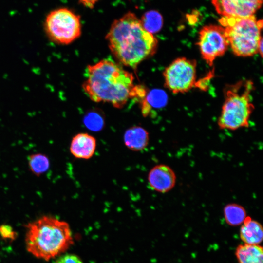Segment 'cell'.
Listing matches in <instances>:
<instances>
[{"instance_id": "cell-20", "label": "cell", "mask_w": 263, "mask_h": 263, "mask_svg": "<svg viewBox=\"0 0 263 263\" xmlns=\"http://www.w3.org/2000/svg\"><path fill=\"white\" fill-rule=\"evenodd\" d=\"M0 235L5 239L13 240L17 237V234L13 228L8 225L0 226Z\"/></svg>"}, {"instance_id": "cell-4", "label": "cell", "mask_w": 263, "mask_h": 263, "mask_svg": "<svg viewBox=\"0 0 263 263\" xmlns=\"http://www.w3.org/2000/svg\"><path fill=\"white\" fill-rule=\"evenodd\" d=\"M254 89L249 80H241L225 88V101L217 121L220 129L234 131L248 127L254 109L251 95Z\"/></svg>"}, {"instance_id": "cell-6", "label": "cell", "mask_w": 263, "mask_h": 263, "mask_svg": "<svg viewBox=\"0 0 263 263\" xmlns=\"http://www.w3.org/2000/svg\"><path fill=\"white\" fill-rule=\"evenodd\" d=\"M44 29L52 42L57 45H68L81 35L80 17L66 8L55 10L46 17Z\"/></svg>"}, {"instance_id": "cell-5", "label": "cell", "mask_w": 263, "mask_h": 263, "mask_svg": "<svg viewBox=\"0 0 263 263\" xmlns=\"http://www.w3.org/2000/svg\"><path fill=\"white\" fill-rule=\"evenodd\" d=\"M233 53L241 57L251 56L258 53L263 27L262 20L254 15L244 18L222 17L219 20Z\"/></svg>"}, {"instance_id": "cell-15", "label": "cell", "mask_w": 263, "mask_h": 263, "mask_svg": "<svg viewBox=\"0 0 263 263\" xmlns=\"http://www.w3.org/2000/svg\"><path fill=\"white\" fill-rule=\"evenodd\" d=\"M223 212L225 221L231 226L242 225L247 216L244 207L235 203L226 205L224 207Z\"/></svg>"}, {"instance_id": "cell-17", "label": "cell", "mask_w": 263, "mask_h": 263, "mask_svg": "<svg viewBox=\"0 0 263 263\" xmlns=\"http://www.w3.org/2000/svg\"><path fill=\"white\" fill-rule=\"evenodd\" d=\"M140 20L144 28L152 34L159 31L163 25L162 16L156 10L146 12Z\"/></svg>"}, {"instance_id": "cell-9", "label": "cell", "mask_w": 263, "mask_h": 263, "mask_svg": "<svg viewBox=\"0 0 263 263\" xmlns=\"http://www.w3.org/2000/svg\"><path fill=\"white\" fill-rule=\"evenodd\" d=\"M263 0H212L218 14L223 17L244 18L253 16Z\"/></svg>"}, {"instance_id": "cell-10", "label": "cell", "mask_w": 263, "mask_h": 263, "mask_svg": "<svg viewBox=\"0 0 263 263\" xmlns=\"http://www.w3.org/2000/svg\"><path fill=\"white\" fill-rule=\"evenodd\" d=\"M149 186L153 190L165 193L172 190L176 183V175L173 169L163 164L156 165L148 175Z\"/></svg>"}, {"instance_id": "cell-7", "label": "cell", "mask_w": 263, "mask_h": 263, "mask_svg": "<svg viewBox=\"0 0 263 263\" xmlns=\"http://www.w3.org/2000/svg\"><path fill=\"white\" fill-rule=\"evenodd\" d=\"M195 60L185 57L174 59L164 70L165 86L173 94L184 93L196 85Z\"/></svg>"}, {"instance_id": "cell-16", "label": "cell", "mask_w": 263, "mask_h": 263, "mask_svg": "<svg viewBox=\"0 0 263 263\" xmlns=\"http://www.w3.org/2000/svg\"><path fill=\"white\" fill-rule=\"evenodd\" d=\"M30 170L37 176H39L46 172L50 167L48 157L42 153L31 154L28 158Z\"/></svg>"}, {"instance_id": "cell-3", "label": "cell", "mask_w": 263, "mask_h": 263, "mask_svg": "<svg viewBox=\"0 0 263 263\" xmlns=\"http://www.w3.org/2000/svg\"><path fill=\"white\" fill-rule=\"evenodd\" d=\"M26 227L27 250L38 258L48 261L65 252L73 243L69 224L55 217L43 216Z\"/></svg>"}, {"instance_id": "cell-1", "label": "cell", "mask_w": 263, "mask_h": 263, "mask_svg": "<svg viewBox=\"0 0 263 263\" xmlns=\"http://www.w3.org/2000/svg\"><path fill=\"white\" fill-rule=\"evenodd\" d=\"M132 73L112 60L103 59L89 65L82 88L95 102H107L121 108L131 98L144 97L145 89L134 84Z\"/></svg>"}, {"instance_id": "cell-2", "label": "cell", "mask_w": 263, "mask_h": 263, "mask_svg": "<svg viewBox=\"0 0 263 263\" xmlns=\"http://www.w3.org/2000/svg\"><path fill=\"white\" fill-rule=\"evenodd\" d=\"M106 38L119 62L133 69L152 56L158 46L157 38L144 28L140 19L131 12L113 21Z\"/></svg>"}, {"instance_id": "cell-12", "label": "cell", "mask_w": 263, "mask_h": 263, "mask_svg": "<svg viewBox=\"0 0 263 263\" xmlns=\"http://www.w3.org/2000/svg\"><path fill=\"white\" fill-rule=\"evenodd\" d=\"M149 134L144 128L134 126L128 128L124 132L123 141L126 147L133 151L144 150L149 142Z\"/></svg>"}, {"instance_id": "cell-18", "label": "cell", "mask_w": 263, "mask_h": 263, "mask_svg": "<svg viewBox=\"0 0 263 263\" xmlns=\"http://www.w3.org/2000/svg\"><path fill=\"white\" fill-rule=\"evenodd\" d=\"M167 101V96L163 91L160 90L151 91L148 94L146 100L144 102L146 104L143 105V114L148 115L150 107L160 108L165 106Z\"/></svg>"}, {"instance_id": "cell-19", "label": "cell", "mask_w": 263, "mask_h": 263, "mask_svg": "<svg viewBox=\"0 0 263 263\" xmlns=\"http://www.w3.org/2000/svg\"><path fill=\"white\" fill-rule=\"evenodd\" d=\"M84 123L89 130L97 132L101 131L104 125L103 117L96 112H91L84 119Z\"/></svg>"}, {"instance_id": "cell-14", "label": "cell", "mask_w": 263, "mask_h": 263, "mask_svg": "<svg viewBox=\"0 0 263 263\" xmlns=\"http://www.w3.org/2000/svg\"><path fill=\"white\" fill-rule=\"evenodd\" d=\"M235 254L239 263H263V249L259 244H240Z\"/></svg>"}, {"instance_id": "cell-22", "label": "cell", "mask_w": 263, "mask_h": 263, "mask_svg": "<svg viewBox=\"0 0 263 263\" xmlns=\"http://www.w3.org/2000/svg\"><path fill=\"white\" fill-rule=\"evenodd\" d=\"M98 0H79L80 2L83 5L89 8H93L95 4Z\"/></svg>"}, {"instance_id": "cell-11", "label": "cell", "mask_w": 263, "mask_h": 263, "mask_svg": "<svg viewBox=\"0 0 263 263\" xmlns=\"http://www.w3.org/2000/svg\"><path fill=\"white\" fill-rule=\"evenodd\" d=\"M97 146L96 138L86 132H80L72 139L69 150L76 158L88 160L94 154Z\"/></svg>"}, {"instance_id": "cell-21", "label": "cell", "mask_w": 263, "mask_h": 263, "mask_svg": "<svg viewBox=\"0 0 263 263\" xmlns=\"http://www.w3.org/2000/svg\"><path fill=\"white\" fill-rule=\"evenodd\" d=\"M55 263H83L81 259L77 255L66 254L59 257Z\"/></svg>"}, {"instance_id": "cell-8", "label": "cell", "mask_w": 263, "mask_h": 263, "mask_svg": "<svg viewBox=\"0 0 263 263\" xmlns=\"http://www.w3.org/2000/svg\"><path fill=\"white\" fill-rule=\"evenodd\" d=\"M197 44L202 58L210 66L224 55L229 46L224 28L215 25H206L201 29Z\"/></svg>"}, {"instance_id": "cell-13", "label": "cell", "mask_w": 263, "mask_h": 263, "mask_svg": "<svg viewBox=\"0 0 263 263\" xmlns=\"http://www.w3.org/2000/svg\"><path fill=\"white\" fill-rule=\"evenodd\" d=\"M240 236L244 244H259L263 240V227L259 222L246 216L240 228Z\"/></svg>"}]
</instances>
